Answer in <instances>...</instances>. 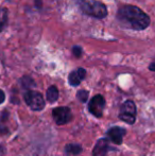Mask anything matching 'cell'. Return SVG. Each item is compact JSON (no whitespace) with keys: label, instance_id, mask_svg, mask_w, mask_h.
Listing matches in <instances>:
<instances>
[{"label":"cell","instance_id":"6da1fadb","mask_svg":"<svg viewBox=\"0 0 155 156\" xmlns=\"http://www.w3.org/2000/svg\"><path fill=\"white\" fill-rule=\"evenodd\" d=\"M117 17L122 25L134 30H145L150 25L149 16L134 5L122 6L118 11Z\"/></svg>","mask_w":155,"mask_h":156},{"label":"cell","instance_id":"7a4b0ae2","mask_svg":"<svg viewBox=\"0 0 155 156\" xmlns=\"http://www.w3.org/2000/svg\"><path fill=\"white\" fill-rule=\"evenodd\" d=\"M81 9L87 15H90L96 18H104L107 15L105 4L101 3L100 1H80Z\"/></svg>","mask_w":155,"mask_h":156},{"label":"cell","instance_id":"3957f363","mask_svg":"<svg viewBox=\"0 0 155 156\" xmlns=\"http://www.w3.org/2000/svg\"><path fill=\"white\" fill-rule=\"evenodd\" d=\"M119 118L129 124H133L136 120V106L133 101H125L120 108Z\"/></svg>","mask_w":155,"mask_h":156},{"label":"cell","instance_id":"277c9868","mask_svg":"<svg viewBox=\"0 0 155 156\" xmlns=\"http://www.w3.org/2000/svg\"><path fill=\"white\" fill-rule=\"evenodd\" d=\"M25 101L33 111H41L45 107L44 97L37 91L28 90L25 94Z\"/></svg>","mask_w":155,"mask_h":156},{"label":"cell","instance_id":"5b68a950","mask_svg":"<svg viewBox=\"0 0 155 156\" xmlns=\"http://www.w3.org/2000/svg\"><path fill=\"white\" fill-rule=\"evenodd\" d=\"M105 106V100L101 94H97L88 103V109L93 116L101 117L103 114V108Z\"/></svg>","mask_w":155,"mask_h":156},{"label":"cell","instance_id":"8992f818","mask_svg":"<svg viewBox=\"0 0 155 156\" xmlns=\"http://www.w3.org/2000/svg\"><path fill=\"white\" fill-rule=\"evenodd\" d=\"M52 116H53V119L56 122V124L63 125V124H66L70 120L71 112L69 109V107L66 106L56 107V108H54L52 111Z\"/></svg>","mask_w":155,"mask_h":156},{"label":"cell","instance_id":"52a82bcc","mask_svg":"<svg viewBox=\"0 0 155 156\" xmlns=\"http://www.w3.org/2000/svg\"><path fill=\"white\" fill-rule=\"evenodd\" d=\"M124 134H125V129H123L122 127H119V126L112 127V129H110L107 132L108 137H110V139L112 140L115 144H121L122 138H123Z\"/></svg>","mask_w":155,"mask_h":156},{"label":"cell","instance_id":"ba28073f","mask_svg":"<svg viewBox=\"0 0 155 156\" xmlns=\"http://www.w3.org/2000/svg\"><path fill=\"white\" fill-rule=\"evenodd\" d=\"M108 150V141L107 139H99L96 144L95 148L93 150V156H103L105 155V153Z\"/></svg>","mask_w":155,"mask_h":156},{"label":"cell","instance_id":"9c48e42d","mask_svg":"<svg viewBox=\"0 0 155 156\" xmlns=\"http://www.w3.org/2000/svg\"><path fill=\"white\" fill-rule=\"evenodd\" d=\"M47 100L49 101L50 103H54L56 100L58 99V90L55 86H50L47 90Z\"/></svg>","mask_w":155,"mask_h":156},{"label":"cell","instance_id":"30bf717a","mask_svg":"<svg viewBox=\"0 0 155 156\" xmlns=\"http://www.w3.org/2000/svg\"><path fill=\"white\" fill-rule=\"evenodd\" d=\"M65 152L70 155H78L82 152V148L80 144H67L65 147Z\"/></svg>","mask_w":155,"mask_h":156},{"label":"cell","instance_id":"8fae6325","mask_svg":"<svg viewBox=\"0 0 155 156\" xmlns=\"http://www.w3.org/2000/svg\"><path fill=\"white\" fill-rule=\"evenodd\" d=\"M69 83H70L71 86H78L79 84H80V82L82 80H81V78L79 76L78 74V71H72L70 74H69Z\"/></svg>","mask_w":155,"mask_h":156},{"label":"cell","instance_id":"7c38bea8","mask_svg":"<svg viewBox=\"0 0 155 156\" xmlns=\"http://www.w3.org/2000/svg\"><path fill=\"white\" fill-rule=\"evenodd\" d=\"M20 83L25 88H30V87H33L34 85H35L33 80H32L31 78H29V76H23L20 80Z\"/></svg>","mask_w":155,"mask_h":156},{"label":"cell","instance_id":"4fadbf2b","mask_svg":"<svg viewBox=\"0 0 155 156\" xmlns=\"http://www.w3.org/2000/svg\"><path fill=\"white\" fill-rule=\"evenodd\" d=\"M77 97H78V99L81 101V102L86 103L87 100H88V91L84 90V89H81V90L78 91Z\"/></svg>","mask_w":155,"mask_h":156},{"label":"cell","instance_id":"5bb4252c","mask_svg":"<svg viewBox=\"0 0 155 156\" xmlns=\"http://www.w3.org/2000/svg\"><path fill=\"white\" fill-rule=\"evenodd\" d=\"M72 52H73V54H75V56H77V58H80L81 55H82V48L81 47H73V49H72Z\"/></svg>","mask_w":155,"mask_h":156},{"label":"cell","instance_id":"9a60e30c","mask_svg":"<svg viewBox=\"0 0 155 156\" xmlns=\"http://www.w3.org/2000/svg\"><path fill=\"white\" fill-rule=\"evenodd\" d=\"M77 71H78L79 76L81 78V80H84V78L86 76V71H85V69H83V68H79Z\"/></svg>","mask_w":155,"mask_h":156},{"label":"cell","instance_id":"2e32d148","mask_svg":"<svg viewBox=\"0 0 155 156\" xmlns=\"http://www.w3.org/2000/svg\"><path fill=\"white\" fill-rule=\"evenodd\" d=\"M4 100H5V94H4L3 90H1V89H0V104H1V103H3Z\"/></svg>","mask_w":155,"mask_h":156},{"label":"cell","instance_id":"e0dca14e","mask_svg":"<svg viewBox=\"0 0 155 156\" xmlns=\"http://www.w3.org/2000/svg\"><path fill=\"white\" fill-rule=\"evenodd\" d=\"M149 69H150V70H152V71H155V62H154V63H152L151 65H150Z\"/></svg>","mask_w":155,"mask_h":156},{"label":"cell","instance_id":"ac0fdd59","mask_svg":"<svg viewBox=\"0 0 155 156\" xmlns=\"http://www.w3.org/2000/svg\"><path fill=\"white\" fill-rule=\"evenodd\" d=\"M2 116H3V117H2V120H3V121H4V120H6V118H8V117H6V116H8V112H3Z\"/></svg>","mask_w":155,"mask_h":156},{"label":"cell","instance_id":"d6986e66","mask_svg":"<svg viewBox=\"0 0 155 156\" xmlns=\"http://www.w3.org/2000/svg\"><path fill=\"white\" fill-rule=\"evenodd\" d=\"M2 150H3V148H2V146H1V144H0V154H1Z\"/></svg>","mask_w":155,"mask_h":156},{"label":"cell","instance_id":"ffe728a7","mask_svg":"<svg viewBox=\"0 0 155 156\" xmlns=\"http://www.w3.org/2000/svg\"><path fill=\"white\" fill-rule=\"evenodd\" d=\"M36 1H37V5L41 6V0H36Z\"/></svg>","mask_w":155,"mask_h":156}]
</instances>
